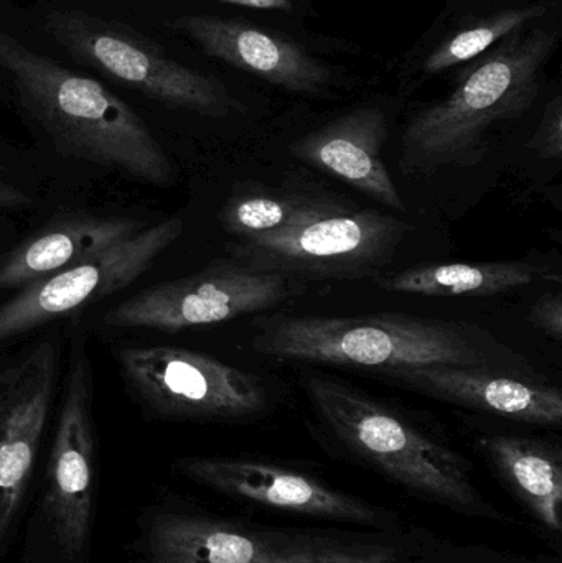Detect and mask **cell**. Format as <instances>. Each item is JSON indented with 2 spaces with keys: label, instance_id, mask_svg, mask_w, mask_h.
Here are the masks:
<instances>
[{
  "label": "cell",
  "instance_id": "obj_7",
  "mask_svg": "<svg viewBox=\"0 0 562 563\" xmlns=\"http://www.w3.org/2000/svg\"><path fill=\"white\" fill-rule=\"evenodd\" d=\"M290 277L241 263H214L200 274L145 288L106 313L118 330L178 331L223 323L276 307L296 291Z\"/></svg>",
  "mask_w": 562,
  "mask_h": 563
},
{
  "label": "cell",
  "instance_id": "obj_9",
  "mask_svg": "<svg viewBox=\"0 0 562 563\" xmlns=\"http://www.w3.org/2000/svg\"><path fill=\"white\" fill-rule=\"evenodd\" d=\"M148 563H392L395 549L260 531L217 519L161 515L147 536Z\"/></svg>",
  "mask_w": 562,
  "mask_h": 563
},
{
  "label": "cell",
  "instance_id": "obj_12",
  "mask_svg": "<svg viewBox=\"0 0 562 563\" xmlns=\"http://www.w3.org/2000/svg\"><path fill=\"white\" fill-rule=\"evenodd\" d=\"M177 470L221 495L289 515L355 525H376L382 519L378 509L363 499L337 492L312 476L257 460L191 456L178 460Z\"/></svg>",
  "mask_w": 562,
  "mask_h": 563
},
{
  "label": "cell",
  "instance_id": "obj_3",
  "mask_svg": "<svg viewBox=\"0 0 562 563\" xmlns=\"http://www.w3.org/2000/svg\"><path fill=\"white\" fill-rule=\"evenodd\" d=\"M0 62L12 69L30 109L68 154L141 184L164 187L174 180L167 154L144 122L95 79L55 68L3 36Z\"/></svg>",
  "mask_w": 562,
  "mask_h": 563
},
{
  "label": "cell",
  "instance_id": "obj_8",
  "mask_svg": "<svg viewBox=\"0 0 562 563\" xmlns=\"http://www.w3.org/2000/svg\"><path fill=\"white\" fill-rule=\"evenodd\" d=\"M95 374L86 343L76 336L69 353L55 439L46 468L43 515L68 558L88 551L96 498Z\"/></svg>",
  "mask_w": 562,
  "mask_h": 563
},
{
  "label": "cell",
  "instance_id": "obj_23",
  "mask_svg": "<svg viewBox=\"0 0 562 563\" xmlns=\"http://www.w3.org/2000/svg\"><path fill=\"white\" fill-rule=\"evenodd\" d=\"M530 321L554 340L562 336V297L560 294H547L535 303Z\"/></svg>",
  "mask_w": 562,
  "mask_h": 563
},
{
  "label": "cell",
  "instance_id": "obj_21",
  "mask_svg": "<svg viewBox=\"0 0 562 563\" xmlns=\"http://www.w3.org/2000/svg\"><path fill=\"white\" fill-rule=\"evenodd\" d=\"M541 15L538 7L504 10L484 16L481 22L461 26L455 33L442 38L432 46L428 55L422 56L419 71L422 75H434L452 66L464 65L475 56L491 49L495 43L524 30L525 23Z\"/></svg>",
  "mask_w": 562,
  "mask_h": 563
},
{
  "label": "cell",
  "instance_id": "obj_5",
  "mask_svg": "<svg viewBox=\"0 0 562 563\" xmlns=\"http://www.w3.org/2000/svg\"><path fill=\"white\" fill-rule=\"evenodd\" d=\"M409 227L375 210L339 203L306 223L238 240V263L290 279L362 280L392 263Z\"/></svg>",
  "mask_w": 562,
  "mask_h": 563
},
{
  "label": "cell",
  "instance_id": "obj_2",
  "mask_svg": "<svg viewBox=\"0 0 562 563\" xmlns=\"http://www.w3.org/2000/svg\"><path fill=\"white\" fill-rule=\"evenodd\" d=\"M554 40L543 29L508 36L444 101L419 112L403 135V172L436 174L478 161L488 131L524 114L537 98Z\"/></svg>",
  "mask_w": 562,
  "mask_h": 563
},
{
  "label": "cell",
  "instance_id": "obj_10",
  "mask_svg": "<svg viewBox=\"0 0 562 563\" xmlns=\"http://www.w3.org/2000/svg\"><path fill=\"white\" fill-rule=\"evenodd\" d=\"M181 231L184 223L178 218L145 227L109 250L20 288L15 297L0 305V343L129 287L151 269Z\"/></svg>",
  "mask_w": 562,
  "mask_h": 563
},
{
  "label": "cell",
  "instance_id": "obj_16",
  "mask_svg": "<svg viewBox=\"0 0 562 563\" xmlns=\"http://www.w3.org/2000/svg\"><path fill=\"white\" fill-rule=\"evenodd\" d=\"M144 223L125 217H85L38 234L3 257L0 288H23L81 263L144 230Z\"/></svg>",
  "mask_w": 562,
  "mask_h": 563
},
{
  "label": "cell",
  "instance_id": "obj_15",
  "mask_svg": "<svg viewBox=\"0 0 562 563\" xmlns=\"http://www.w3.org/2000/svg\"><path fill=\"white\" fill-rule=\"evenodd\" d=\"M188 26L208 52L287 91L312 95L329 85L327 68L264 30L217 19L190 20Z\"/></svg>",
  "mask_w": 562,
  "mask_h": 563
},
{
  "label": "cell",
  "instance_id": "obj_26",
  "mask_svg": "<svg viewBox=\"0 0 562 563\" xmlns=\"http://www.w3.org/2000/svg\"><path fill=\"white\" fill-rule=\"evenodd\" d=\"M313 563H329V562H313Z\"/></svg>",
  "mask_w": 562,
  "mask_h": 563
},
{
  "label": "cell",
  "instance_id": "obj_13",
  "mask_svg": "<svg viewBox=\"0 0 562 563\" xmlns=\"http://www.w3.org/2000/svg\"><path fill=\"white\" fill-rule=\"evenodd\" d=\"M388 383L428 397L531 426L560 427L558 387L521 379L491 366L396 367L382 371Z\"/></svg>",
  "mask_w": 562,
  "mask_h": 563
},
{
  "label": "cell",
  "instance_id": "obj_11",
  "mask_svg": "<svg viewBox=\"0 0 562 563\" xmlns=\"http://www.w3.org/2000/svg\"><path fill=\"white\" fill-rule=\"evenodd\" d=\"M58 367L55 336L40 338L0 363V544L32 479Z\"/></svg>",
  "mask_w": 562,
  "mask_h": 563
},
{
  "label": "cell",
  "instance_id": "obj_25",
  "mask_svg": "<svg viewBox=\"0 0 562 563\" xmlns=\"http://www.w3.org/2000/svg\"><path fill=\"white\" fill-rule=\"evenodd\" d=\"M224 2L256 10H280V12H286V10L293 9L290 0H224Z\"/></svg>",
  "mask_w": 562,
  "mask_h": 563
},
{
  "label": "cell",
  "instance_id": "obj_14",
  "mask_svg": "<svg viewBox=\"0 0 562 563\" xmlns=\"http://www.w3.org/2000/svg\"><path fill=\"white\" fill-rule=\"evenodd\" d=\"M386 121L378 109L349 112L290 145V154L310 167L352 185L396 211L405 201L382 157Z\"/></svg>",
  "mask_w": 562,
  "mask_h": 563
},
{
  "label": "cell",
  "instance_id": "obj_19",
  "mask_svg": "<svg viewBox=\"0 0 562 563\" xmlns=\"http://www.w3.org/2000/svg\"><path fill=\"white\" fill-rule=\"evenodd\" d=\"M543 277V267L527 261L475 264H422L376 277L382 290L418 297H494Z\"/></svg>",
  "mask_w": 562,
  "mask_h": 563
},
{
  "label": "cell",
  "instance_id": "obj_20",
  "mask_svg": "<svg viewBox=\"0 0 562 563\" xmlns=\"http://www.w3.org/2000/svg\"><path fill=\"white\" fill-rule=\"evenodd\" d=\"M339 201L284 190H246L234 195L221 211V224L238 240L263 236L306 223Z\"/></svg>",
  "mask_w": 562,
  "mask_h": 563
},
{
  "label": "cell",
  "instance_id": "obj_4",
  "mask_svg": "<svg viewBox=\"0 0 562 563\" xmlns=\"http://www.w3.org/2000/svg\"><path fill=\"white\" fill-rule=\"evenodd\" d=\"M304 389L333 435L403 488L467 515L494 516L454 450L349 384L310 373Z\"/></svg>",
  "mask_w": 562,
  "mask_h": 563
},
{
  "label": "cell",
  "instance_id": "obj_18",
  "mask_svg": "<svg viewBox=\"0 0 562 563\" xmlns=\"http://www.w3.org/2000/svg\"><path fill=\"white\" fill-rule=\"evenodd\" d=\"M478 449L500 478L530 509L540 525L562 531L561 452L540 440L515 435H484Z\"/></svg>",
  "mask_w": 562,
  "mask_h": 563
},
{
  "label": "cell",
  "instance_id": "obj_17",
  "mask_svg": "<svg viewBox=\"0 0 562 563\" xmlns=\"http://www.w3.org/2000/svg\"><path fill=\"white\" fill-rule=\"evenodd\" d=\"M92 55L115 78L142 91L203 114L221 115L236 106L221 86L180 66L152 58L137 46L101 35L92 42Z\"/></svg>",
  "mask_w": 562,
  "mask_h": 563
},
{
  "label": "cell",
  "instance_id": "obj_24",
  "mask_svg": "<svg viewBox=\"0 0 562 563\" xmlns=\"http://www.w3.org/2000/svg\"><path fill=\"white\" fill-rule=\"evenodd\" d=\"M26 201H29V198H26L19 188L0 180V210L23 207V205H26Z\"/></svg>",
  "mask_w": 562,
  "mask_h": 563
},
{
  "label": "cell",
  "instance_id": "obj_6",
  "mask_svg": "<svg viewBox=\"0 0 562 563\" xmlns=\"http://www.w3.org/2000/svg\"><path fill=\"white\" fill-rule=\"evenodd\" d=\"M122 379L157 416L188 420H243L267 409L261 377L217 357L177 346L124 347L115 354Z\"/></svg>",
  "mask_w": 562,
  "mask_h": 563
},
{
  "label": "cell",
  "instance_id": "obj_1",
  "mask_svg": "<svg viewBox=\"0 0 562 563\" xmlns=\"http://www.w3.org/2000/svg\"><path fill=\"white\" fill-rule=\"evenodd\" d=\"M253 350L290 363L326 366H495L497 343L474 324L401 313L370 317L273 314L254 323Z\"/></svg>",
  "mask_w": 562,
  "mask_h": 563
},
{
  "label": "cell",
  "instance_id": "obj_22",
  "mask_svg": "<svg viewBox=\"0 0 562 563\" xmlns=\"http://www.w3.org/2000/svg\"><path fill=\"white\" fill-rule=\"evenodd\" d=\"M541 157L560 158L562 155V121L560 101L554 102L553 108L548 109L540 132L530 142Z\"/></svg>",
  "mask_w": 562,
  "mask_h": 563
}]
</instances>
